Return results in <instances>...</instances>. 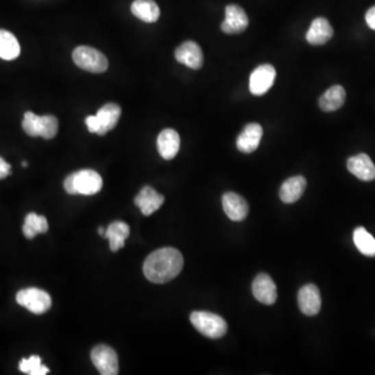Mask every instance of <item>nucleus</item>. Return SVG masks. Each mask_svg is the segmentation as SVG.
<instances>
[{
	"label": "nucleus",
	"instance_id": "obj_1",
	"mask_svg": "<svg viewBox=\"0 0 375 375\" xmlns=\"http://www.w3.org/2000/svg\"><path fill=\"white\" fill-rule=\"evenodd\" d=\"M182 267L184 258L178 250L160 248L146 258L143 265L144 276L154 284H166L180 274Z\"/></svg>",
	"mask_w": 375,
	"mask_h": 375
},
{
	"label": "nucleus",
	"instance_id": "obj_31",
	"mask_svg": "<svg viewBox=\"0 0 375 375\" xmlns=\"http://www.w3.org/2000/svg\"><path fill=\"white\" fill-rule=\"evenodd\" d=\"M98 232H99L101 236L104 237V234H106V230H104V228H98Z\"/></svg>",
	"mask_w": 375,
	"mask_h": 375
},
{
	"label": "nucleus",
	"instance_id": "obj_30",
	"mask_svg": "<svg viewBox=\"0 0 375 375\" xmlns=\"http://www.w3.org/2000/svg\"><path fill=\"white\" fill-rule=\"evenodd\" d=\"M366 22L369 27L373 31H375V5L367 11Z\"/></svg>",
	"mask_w": 375,
	"mask_h": 375
},
{
	"label": "nucleus",
	"instance_id": "obj_18",
	"mask_svg": "<svg viewBox=\"0 0 375 375\" xmlns=\"http://www.w3.org/2000/svg\"><path fill=\"white\" fill-rule=\"evenodd\" d=\"M121 116V108L117 104L109 102L104 104L101 109L98 110L96 117L99 123V130L97 135L104 136L110 130H114Z\"/></svg>",
	"mask_w": 375,
	"mask_h": 375
},
{
	"label": "nucleus",
	"instance_id": "obj_2",
	"mask_svg": "<svg viewBox=\"0 0 375 375\" xmlns=\"http://www.w3.org/2000/svg\"><path fill=\"white\" fill-rule=\"evenodd\" d=\"M102 184L101 176L92 169L74 172L64 180L65 191L70 195H94L100 192Z\"/></svg>",
	"mask_w": 375,
	"mask_h": 375
},
{
	"label": "nucleus",
	"instance_id": "obj_19",
	"mask_svg": "<svg viewBox=\"0 0 375 375\" xmlns=\"http://www.w3.org/2000/svg\"><path fill=\"white\" fill-rule=\"evenodd\" d=\"M334 36V29L328 19L319 17L314 19L306 33V41L312 45H324Z\"/></svg>",
	"mask_w": 375,
	"mask_h": 375
},
{
	"label": "nucleus",
	"instance_id": "obj_12",
	"mask_svg": "<svg viewBox=\"0 0 375 375\" xmlns=\"http://www.w3.org/2000/svg\"><path fill=\"white\" fill-rule=\"evenodd\" d=\"M222 206L226 216L232 221H242L250 212L247 202L234 192H228L222 196Z\"/></svg>",
	"mask_w": 375,
	"mask_h": 375
},
{
	"label": "nucleus",
	"instance_id": "obj_24",
	"mask_svg": "<svg viewBox=\"0 0 375 375\" xmlns=\"http://www.w3.org/2000/svg\"><path fill=\"white\" fill-rule=\"evenodd\" d=\"M19 55V42L15 36L5 29H0V58L5 61H12Z\"/></svg>",
	"mask_w": 375,
	"mask_h": 375
},
{
	"label": "nucleus",
	"instance_id": "obj_22",
	"mask_svg": "<svg viewBox=\"0 0 375 375\" xmlns=\"http://www.w3.org/2000/svg\"><path fill=\"white\" fill-rule=\"evenodd\" d=\"M130 10L132 15L147 23H154L160 18V8L154 0H135Z\"/></svg>",
	"mask_w": 375,
	"mask_h": 375
},
{
	"label": "nucleus",
	"instance_id": "obj_32",
	"mask_svg": "<svg viewBox=\"0 0 375 375\" xmlns=\"http://www.w3.org/2000/svg\"><path fill=\"white\" fill-rule=\"evenodd\" d=\"M22 166H23V167H26V166H27V163H26V162H23V163H22Z\"/></svg>",
	"mask_w": 375,
	"mask_h": 375
},
{
	"label": "nucleus",
	"instance_id": "obj_27",
	"mask_svg": "<svg viewBox=\"0 0 375 375\" xmlns=\"http://www.w3.org/2000/svg\"><path fill=\"white\" fill-rule=\"evenodd\" d=\"M20 371L29 375H45L49 372L47 367L42 365L41 358L38 356H32L31 358L23 359L19 364Z\"/></svg>",
	"mask_w": 375,
	"mask_h": 375
},
{
	"label": "nucleus",
	"instance_id": "obj_26",
	"mask_svg": "<svg viewBox=\"0 0 375 375\" xmlns=\"http://www.w3.org/2000/svg\"><path fill=\"white\" fill-rule=\"evenodd\" d=\"M356 248L366 256H375V239L364 228H356L354 232Z\"/></svg>",
	"mask_w": 375,
	"mask_h": 375
},
{
	"label": "nucleus",
	"instance_id": "obj_9",
	"mask_svg": "<svg viewBox=\"0 0 375 375\" xmlns=\"http://www.w3.org/2000/svg\"><path fill=\"white\" fill-rule=\"evenodd\" d=\"M250 20L247 14L238 5H228L226 8V19L222 22L221 29L228 35L243 33L247 29Z\"/></svg>",
	"mask_w": 375,
	"mask_h": 375
},
{
	"label": "nucleus",
	"instance_id": "obj_5",
	"mask_svg": "<svg viewBox=\"0 0 375 375\" xmlns=\"http://www.w3.org/2000/svg\"><path fill=\"white\" fill-rule=\"evenodd\" d=\"M74 63L80 69L91 73H104L109 68V61L99 50L90 46H78L72 53Z\"/></svg>",
	"mask_w": 375,
	"mask_h": 375
},
{
	"label": "nucleus",
	"instance_id": "obj_20",
	"mask_svg": "<svg viewBox=\"0 0 375 375\" xmlns=\"http://www.w3.org/2000/svg\"><path fill=\"white\" fill-rule=\"evenodd\" d=\"M306 188V180L304 176H293L288 178L280 186V199L285 204H294L302 198Z\"/></svg>",
	"mask_w": 375,
	"mask_h": 375
},
{
	"label": "nucleus",
	"instance_id": "obj_7",
	"mask_svg": "<svg viewBox=\"0 0 375 375\" xmlns=\"http://www.w3.org/2000/svg\"><path fill=\"white\" fill-rule=\"evenodd\" d=\"M91 360L100 374L116 375L119 371V363L115 350L108 345H98L91 352Z\"/></svg>",
	"mask_w": 375,
	"mask_h": 375
},
{
	"label": "nucleus",
	"instance_id": "obj_3",
	"mask_svg": "<svg viewBox=\"0 0 375 375\" xmlns=\"http://www.w3.org/2000/svg\"><path fill=\"white\" fill-rule=\"evenodd\" d=\"M22 128L31 137L53 139L59 132V120L55 116H38L29 111L24 114Z\"/></svg>",
	"mask_w": 375,
	"mask_h": 375
},
{
	"label": "nucleus",
	"instance_id": "obj_23",
	"mask_svg": "<svg viewBox=\"0 0 375 375\" xmlns=\"http://www.w3.org/2000/svg\"><path fill=\"white\" fill-rule=\"evenodd\" d=\"M128 236H130V226L122 221H115L110 224L104 234L106 239H109L110 248L113 252H118L124 247Z\"/></svg>",
	"mask_w": 375,
	"mask_h": 375
},
{
	"label": "nucleus",
	"instance_id": "obj_11",
	"mask_svg": "<svg viewBox=\"0 0 375 375\" xmlns=\"http://www.w3.org/2000/svg\"><path fill=\"white\" fill-rule=\"evenodd\" d=\"M254 298L261 304L271 306L278 300V291L272 278L265 274H258L252 282Z\"/></svg>",
	"mask_w": 375,
	"mask_h": 375
},
{
	"label": "nucleus",
	"instance_id": "obj_8",
	"mask_svg": "<svg viewBox=\"0 0 375 375\" xmlns=\"http://www.w3.org/2000/svg\"><path fill=\"white\" fill-rule=\"evenodd\" d=\"M276 68L270 64L258 66L250 74V91L256 96H262L269 91L276 82Z\"/></svg>",
	"mask_w": 375,
	"mask_h": 375
},
{
	"label": "nucleus",
	"instance_id": "obj_13",
	"mask_svg": "<svg viewBox=\"0 0 375 375\" xmlns=\"http://www.w3.org/2000/svg\"><path fill=\"white\" fill-rule=\"evenodd\" d=\"M298 306L306 316H315L321 309L320 291L315 285L302 287L298 292Z\"/></svg>",
	"mask_w": 375,
	"mask_h": 375
},
{
	"label": "nucleus",
	"instance_id": "obj_28",
	"mask_svg": "<svg viewBox=\"0 0 375 375\" xmlns=\"http://www.w3.org/2000/svg\"><path fill=\"white\" fill-rule=\"evenodd\" d=\"M86 124H87L88 130L90 132L97 134L99 130V123H98L97 117L95 116H88L86 118Z\"/></svg>",
	"mask_w": 375,
	"mask_h": 375
},
{
	"label": "nucleus",
	"instance_id": "obj_21",
	"mask_svg": "<svg viewBox=\"0 0 375 375\" xmlns=\"http://www.w3.org/2000/svg\"><path fill=\"white\" fill-rule=\"evenodd\" d=\"M346 100V92L340 85L332 86L319 98V106L324 112H335L342 108Z\"/></svg>",
	"mask_w": 375,
	"mask_h": 375
},
{
	"label": "nucleus",
	"instance_id": "obj_6",
	"mask_svg": "<svg viewBox=\"0 0 375 375\" xmlns=\"http://www.w3.org/2000/svg\"><path fill=\"white\" fill-rule=\"evenodd\" d=\"M18 304L36 315L44 314L51 308V298L45 291L27 288L19 291L16 295Z\"/></svg>",
	"mask_w": 375,
	"mask_h": 375
},
{
	"label": "nucleus",
	"instance_id": "obj_14",
	"mask_svg": "<svg viewBox=\"0 0 375 375\" xmlns=\"http://www.w3.org/2000/svg\"><path fill=\"white\" fill-rule=\"evenodd\" d=\"M347 168L350 173L363 182L375 180V165L366 154H360L348 158Z\"/></svg>",
	"mask_w": 375,
	"mask_h": 375
},
{
	"label": "nucleus",
	"instance_id": "obj_17",
	"mask_svg": "<svg viewBox=\"0 0 375 375\" xmlns=\"http://www.w3.org/2000/svg\"><path fill=\"white\" fill-rule=\"evenodd\" d=\"M158 154L165 160L176 158L180 147V138L178 132L172 128L162 130L158 137Z\"/></svg>",
	"mask_w": 375,
	"mask_h": 375
},
{
	"label": "nucleus",
	"instance_id": "obj_25",
	"mask_svg": "<svg viewBox=\"0 0 375 375\" xmlns=\"http://www.w3.org/2000/svg\"><path fill=\"white\" fill-rule=\"evenodd\" d=\"M22 230L27 239H34L37 234H45L48 230L47 219L44 216L37 215L36 213H29L25 217Z\"/></svg>",
	"mask_w": 375,
	"mask_h": 375
},
{
	"label": "nucleus",
	"instance_id": "obj_15",
	"mask_svg": "<svg viewBox=\"0 0 375 375\" xmlns=\"http://www.w3.org/2000/svg\"><path fill=\"white\" fill-rule=\"evenodd\" d=\"M263 128L258 123H250L237 138V148L244 154H252L260 145Z\"/></svg>",
	"mask_w": 375,
	"mask_h": 375
},
{
	"label": "nucleus",
	"instance_id": "obj_10",
	"mask_svg": "<svg viewBox=\"0 0 375 375\" xmlns=\"http://www.w3.org/2000/svg\"><path fill=\"white\" fill-rule=\"evenodd\" d=\"M176 61L191 69H200L204 65V53L202 48L193 41H186L176 48Z\"/></svg>",
	"mask_w": 375,
	"mask_h": 375
},
{
	"label": "nucleus",
	"instance_id": "obj_16",
	"mask_svg": "<svg viewBox=\"0 0 375 375\" xmlns=\"http://www.w3.org/2000/svg\"><path fill=\"white\" fill-rule=\"evenodd\" d=\"M165 197L158 193L152 186H144L135 198V204L143 213V215L150 216L163 206Z\"/></svg>",
	"mask_w": 375,
	"mask_h": 375
},
{
	"label": "nucleus",
	"instance_id": "obj_4",
	"mask_svg": "<svg viewBox=\"0 0 375 375\" xmlns=\"http://www.w3.org/2000/svg\"><path fill=\"white\" fill-rule=\"evenodd\" d=\"M194 328L210 339H219L228 332V324L219 315L210 312H193L190 316Z\"/></svg>",
	"mask_w": 375,
	"mask_h": 375
},
{
	"label": "nucleus",
	"instance_id": "obj_29",
	"mask_svg": "<svg viewBox=\"0 0 375 375\" xmlns=\"http://www.w3.org/2000/svg\"><path fill=\"white\" fill-rule=\"evenodd\" d=\"M11 174V165L3 158H0V180L8 178Z\"/></svg>",
	"mask_w": 375,
	"mask_h": 375
}]
</instances>
